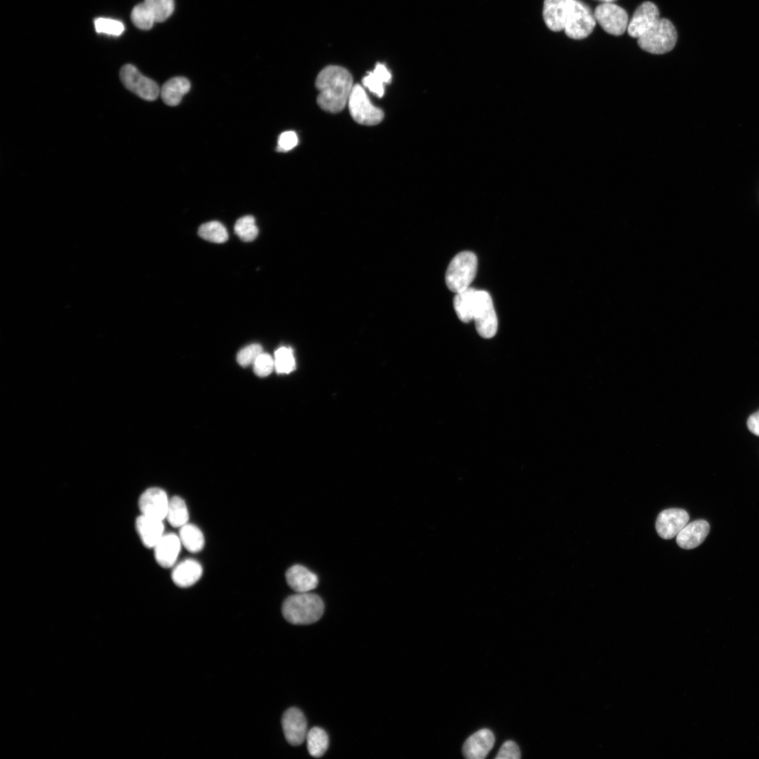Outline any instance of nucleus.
<instances>
[{
  "label": "nucleus",
  "mask_w": 759,
  "mask_h": 759,
  "mask_svg": "<svg viewBox=\"0 0 759 759\" xmlns=\"http://www.w3.org/2000/svg\"><path fill=\"white\" fill-rule=\"evenodd\" d=\"M353 85L351 73L345 68L330 66L318 75L316 87L319 91L317 103L325 111L336 113L348 103Z\"/></svg>",
  "instance_id": "f257e3e1"
},
{
  "label": "nucleus",
  "mask_w": 759,
  "mask_h": 759,
  "mask_svg": "<svg viewBox=\"0 0 759 759\" xmlns=\"http://www.w3.org/2000/svg\"><path fill=\"white\" fill-rule=\"evenodd\" d=\"M324 612L321 598L314 593H298L291 595L284 602L282 612L284 618L296 625H308L317 622Z\"/></svg>",
  "instance_id": "f03ea898"
},
{
  "label": "nucleus",
  "mask_w": 759,
  "mask_h": 759,
  "mask_svg": "<svg viewBox=\"0 0 759 759\" xmlns=\"http://www.w3.org/2000/svg\"><path fill=\"white\" fill-rule=\"evenodd\" d=\"M477 271V259L475 253L465 251L458 253L450 263L446 273V284L453 293L457 294L469 288Z\"/></svg>",
  "instance_id": "7ed1b4c3"
},
{
  "label": "nucleus",
  "mask_w": 759,
  "mask_h": 759,
  "mask_svg": "<svg viewBox=\"0 0 759 759\" xmlns=\"http://www.w3.org/2000/svg\"><path fill=\"white\" fill-rule=\"evenodd\" d=\"M677 39V31L673 24L667 19H660L652 29L638 38V44L647 52L664 55L674 48Z\"/></svg>",
  "instance_id": "20e7f679"
},
{
  "label": "nucleus",
  "mask_w": 759,
  "mask_h": 759,
  "mask_svg": "<svg viewBox=\"0 0 759 759\" xmlns=\"http://www.w3.org/2000/svg\"><path fill=\"white\" fill-rule=\"evenodd\" d=\"M347 104L352 118L359 124L376 125L384 118V111L371 103L366 91L359 84L354 85Z\"/></svg>",
  "instance_id": "39448f33"
},
{
  "label": "nucleus",
  "mask_w": 759,
  "mask_h": 759,
  "mask_svg": "<svg viewBox=\"0 0 759 759\" xmlns=\"http://www.w3.org/2000/svg\"><path fill=\"white\" fill-rule=\"evenodd\" d=\"M473 320L478 334L486 339L493 338L498 330V319L489 293L477 291Z\"/></svg>",
  "instance_id": "423d86ee"
},
{
  "label": "nucleus",
  "mask_w": 759,
  "mask_h": 759,
  "mask_svg": "<svg viewBox=\"0 0 759 759\" xmlns=\"http://www.w3.org/2000/svg\"><path fill=\"white\" fill-rule=\"evenodd\" d=\"M123 85L140 98L152 101L160 95L161 89L153 80L144 75L136 66L126 64L120 71Z\"/></svg>",
  "instance_id": "0eeeda50"
},
{
  "label": "nucleus",
  "mask_w": 759,
  "mask_h": 759,
  "mask_svg": "<svg viewBox=\"0 0 759 759\" xmlns=\"http://www.w3.org/2000/svg\"><path fill=\"white\" fill-rule=\"evenodd\" d=\"M596 22L590 8L579 0H574L564 31L570 38L582 40L592 34Z\"/></svg>",
  "instance_id": "6e6552de"
},
{
  "label": "nucleus",
  "mask_w": 759,
  "mask_h": 759,
  "mask_svg": "<svg viewBox=\"0 0 759 759\" xmlns=\"http://www.w3.org/2000/svg\"><path fill=\"white\" fill-rule=\"evenodd\" d=\"M597 23L607 34L616 36L624 34L628 26V17L621 7L613 3H602L595 10Z\"/></svg>",
  "instance_id": "1a4fd4ad"
},
{
  "label": "nucleus",
  "mask_w": 759,
  "mask_h": 759,
  "mask_svg": "<svg viewBox=\"0 0 759 759\" xmlns=\"http://www.w3.org/2000/svg\"><path fill=\"white\" fill-rule=\"evenodd\" d=\"M170 499L164 490L153 487L146 490L139 499L143 515L164 521L166 519Z\"/></svg>",
  "instance_id": "9d476101"
},
{
  "label": "nucleus",
  "mask_w": 759,
  "mask_h": 759,
  "mask_svg": "<svg viewBox=\"0 0 759 759\" xmlns=\"http://www.w3.org/2000/svg\"><path fill=\"white\" fill-rule=\"evenodd\" d=\"M660 20L658 7L651 2L644 3L635 13L627 28L631 38H639Z\"/></svg>",
  "instance_id": "9b49d317"
},
{
  "label": "nucleus",
  "mask_w": 759,
  "mask_h": 759,
  "mask_svg": "<svg viewBox=\"0 0 759 759\" xmlns=\"http://www.w3.org/2000/svg\"><path fill=\"white\" fill-rule=\"evenodd\" d=\"M689 514L680 509H670L660 514L656 521V530L664 540H672L688 523Z\"/></svg>",
  "instance_id": "f8f14e48"
},
{
  "label": "nucleus",
  "mask_w": 759,
  "mask_h": 759,
  "mask_svg": "<svg viewBox=\"0 0 759 759\" xmlns=\"http://www.w3.org/2000/svg\"><path fill=\"white\" fill-rule=\"evenodd\" d=\"M282 726L285 737L293 746L303 744L308 735V723L303 713L297 708H291L284 714Z\"/></svg>",
  "instance_id": "ddd939ff"
},
{
  "label": "nucleus",
  "mask_w": 759,
  "mask_h": 759,
  "mask_svg": "<svg viewBox=\"0 0 759 759\" xmlns=\"http://www.w3.org/2000/svg\"><path fill=\"white\" fill-rule=\"evenodd\" d=\"M574 0H544L543 17L551 31L564 30Z\"/></svg>",
  "instance_id": "4468645a"
},
{
  "label": "nucleus",
  "mask_w": 759,
  "mask_h": 759,
  "mask_svg": "<svg viewBox=\"0 0 759 759\" xmlns=\"http://www.w3.org/2000/svg\"><path fill=\"white\" fill-rule=\"evenodd\" d=\"M495 737L489 729H482L469 738L463 744V753L469 759H483L494 745Z\"/></svg>",
  "instance_id": "2eb2a0df"
},
{
  "label": "nucleus",
  "mask_w": 759,
  "mask_h": 759,
  "mask_svg": "<svg viewBox=\"0 0 759 759\" xmlns=\"http://www.w3.org/2000/svg\"><path fill=\"white\" fill-rule=\"evenodd\" d=\"M136 530L145 547L154 549L164 536V521L141 514L136 521Z\"/></svg>",
  "instance_id": "dca6fc26"
},
{
  "label": "nucleus",
  "mask_w": 759,
  "mask_h": 759,
  "mask_svg": "<svg viewBox=\"0 0 759 759\" xmlns=\"http://www.w3.org/2000/svg\"><path fill=\"white\" fill-rule=\"evenodd\" d=\"M182 545L179 536L175 534L164 535L154 548L157 563L164 568L173 567L179 556Z\"/></svg>",
  "instance_id": "f3484780"
},
{
  "label": "nucleus",
  "mask_w": 759,
  "mask_h": 759,
  "mask_svg": "<svg viewBox=\"0 0 759 759\" xmlns=\"http://www.w3.org/2000/svg\"><path fill=\"white\" fill-rule=\"evenodd\" d=\"M710 531L709 524L704 520L688 523L677 537V542L684 549H693L700 546Z\"/></svg>",
  "instance_id": "a211bd4d"
},
{
  "label": "nucleus",
  "mask_w": 759,
  "mask_h": 759,
  "mask_svg": "<svg viewBox=\"0 0 759 759\" xmlns=\"http://www.w3.org/2000/svg\"><path fill=\"white\" fill-rule=\"evenodd\" d=\"M286 576L290 587L298 593H308L316 588L319 584L317 576L300 565L291 567Z\"/></svg>",
  "instance_id": "6ab92c4d"
},
{
  "label": "nucleus",
  "mask_w": 759,
  "mask_h": 759,
  "mask_svg": "<svg viewBox=\"0 0 759 759\" xmlns=\"http://www.w3.org/2000/svg\"><path fill=\"white\" fill-rule=\"evenodd\" d=\"M202 574L203 568L201 564L194 560L188 559L174 568L172 579L177 586L187 588L196 584Z\"/></svg>",
  "instance_id": "aec40b11"
},
{
  "label": "nucleus",
  "mask_w": 759,
  "mask_h": 759,
  "mask_svg": "<svg viewBox=\"0 0 759 759\" xmlns=\"http://www.w3.org/2000/svg\"><path fill=\"white\" fill-rule=\"evenodd\" d=\"M191 89V83L183 77H175L168 80L161 89V96L164 103L170 106H178L183 96Z\"/></svg>",
  "instance_id": "412c9836"
},
{
  "label": "nucleus",
  "mask_w": 759,
  "mask_h": 759,
  "mask_svg": "<svg viewBox=\"0 0 759 759\" xmlns=\"http://www.w3.org/2000/svg\"><path fill=\"white\" fill-rule=\"evenodd\" d=\"M392 80V74L383 64H377L373 71L370 72L362 80L365 87L379 98L385 94V85Z\"/></svg>",
  "instance_id": "4be33fe9"
},
{
  "label": "nucleus",
  "mask_w": 759,
  "mask_h": 759,
  "mask_svg": "<svg viewBox=\"0 0 759 759\" xmlns=\"http://www.w3.org/2000/svg\"><path fill=\"white\" fill-rule=\"evenodd\" d=\"M476 292V289L469 287L456 294L454 299L455 312L463 323H469L473 320Z\"/></svg>",
  "instance_id": "5701e85b"
},
{
  "label": "nucleus",
  "mask_w": 759,
  "mask_h": 759,
  "mask_svg": "<svg viewBox=\"0 0 759 759\" xmlns=\"http://www.w3.org/2000/svg\"><path fill=\"white\" fill-rule=\"evenodd\" d=\"M179 537L182 544L189 552L198 553L204 547V536L202 532L194 525L187 523L182 527Z\"/></svg>",
  "instance_id": "b1692460"
},
{
  "label": "nucleus",
  "mask_w": 759,
  "mask_h": 759,
  "mask_svg": "<svg viewBox=\"0 0 759 759\" xmlns=\"http://www.w3.org/2000/svg\"><path fill=\"white\" fill-rule=\"evenodd\" d=\"M166 519L174 528H181L188 523L189 512L182 498L175 496L170 499Z\"/></svg>",
  "instance_id": "393cba45"
},
{
  "label": "nucleus",
  "mask_w": 759,
  "mask_h": 759,
  "mask_svg": "<svg viewBox=\"0 0 759 759\" xmlns=\"http://www.w3.org/2000/svg\"><path fill=\"white\" fill-rule=\"evenodd\" d=\"M306 739L310 754L316 758L322 756L328 747V737L321 728L315 727L308 731Z\"/></svg>",
  "instance_id": "a878e982"
},
{
  "label": "nucleus",
  "mask_w": 759,
  "mask_h": 759,
  "mask_svg": "<svg viewBox=\"0 0 759 759\" xmlns=\"http://www.w3.org/2000/svg\"><path fill=\"white\" fill-rule=\"evenodd\" d=\"M198 234L204 240L215 243H223L229 238L228 232L224 226L217 221L202 224L199 227Z\"/></svg>",
  "instance_id": "bb28decb"
},
{
  "label": "nucleus",
  "mask_w": 759,
  "mask_h": 759,
  "mask_svg": "<svg viewBox=\"0 0 759 759\" xmlns=\"http://www.w3.org/2000/svg\"><path fill=\"white\" fill-rule=\"evenodd\" d=\"M234 231L240 239L245 242L254 240L259 232L256 219L251 215L238 219L235 224Z\"/></svg>",
  "instance_id": "cd10ccee"
},
{
  "label": "nucleus",
  "mask_w": 759,
  "mask_h": 759,
  "mask_svg": "<svg viewBox=\"0 0 759 759\" xmlns=\"http://www.w3.org/2000/svg\"><path fill=\"white\" fill-rule=\"evenodd\" d=\"M144 3L158 23L166 21L175 11L174 0H145Z\"/></svg>",
  "instance_id": "c85d7f7f"
},
{
  "label": "nucleus",
  "mask_w": 759,
  "mask_h": 759,
  "mask_svg": "<svg viewBox=\"0 0 759 759\" xmlns=\"http://www.w3.org/2000/svg\"><path fill=\"white\" fill-rule=\"evenodd\" d=\"M275 370L280 374H289L296 367V360L292 349L282 347L275 352Z\"/></svg>",
  "instance_id": "c756f323"
},
{
  "label": "nucleus",
  "mask_w": 759,
  "mask_h": 759,
  "mask_svg": "<svg viewBox=\"0 0 759 759\" xmlns=\"http://www.w3.org/2000/svg\"><path fill=\"white\" fill-rule=\"evenodd\" d=\"M131 20L136 27L143 31L152 29L157 23L152 13L145 3L133 8Z\"/></svg>",
  "instance_id": "7c9ffc66"
},
{
  "label": "nucleus",
  "mask_w": 759,
  "mask_h": 759,
  "mask_svg": "<svg viewBox=\"0 0 759 759\" xmlns=\"http://www.w3.org/2000/svg\"><path fill=\"white\" fill-rule=\"evenodd\" d=\"M94 27L98 34L112 36H120L124 31V26L122 22L111 19L98 18L94 21Z\"/></svg>",
  "instance_id": "2f4dec72"
},
{
  "label": "nucleus",
  "mask_w": 759,
  "mask_h": 759,
  "mask_svg": "<svg viewBox=\"0 0 759 759\" xmlns=\"http://www.w3.org/2000/svg\"><path fill=\"white\" fill-rule=\"evenodd\" d=\"M263 352V347L259 344H251L243 348L237 355V361L241 366H248L254 363L258 357Z\"/></svg>",
  "instance_id": "473e14b6"
},
{
  "label": "nucleus",
  "mask_w": 759,
  "mask_h": 759,
  "mask_svg": "<svg viewBox=\"0 0 759 759\" xmlns=\"http://www.w3.org/2000/svg\"><path fill=\"white\" fill-rule=\"evenodd\" d=\"M254 371L259 377H267L275 369V359L271 355L263 352L253 363Z\"/></svg>",
  "instance_id": "72a5a7b5"
},
{
  "label": "nucleus",
  "mask_w": 759,
  "mask_h": 759,
  "mask_svg": "<svg viewBox=\"0 0 759 759\" xmlns=\"http://www.w3.org/2000/svg\"><path fill=\"white\" fill-rule=\"evenodd\" d=\"M521 757V750L516 742L513 741L505 742L498 752L496 759H519Z\"/></svg>",
  "instance_id": "f704fd0d"
},
{
  "label": "nucleus",
  "mask_w": 759,
  "mask_h": 759,
  "mask_svg": "<svg viewBox=\"0 0 759 759\" xmlns=\"http://www.w3.org/2000/svg\"><path fill=\"white\" fill-rule=\"evenodd\" d=\"M298 144V138L297 134L294 131H287L283 133L280 136L278 140L277 151L280 152H287L294 149Z\"/></svg>",
  "instance_id": "c9c22d12"
},
{
  "label": "nucleus",
  "mask_w": 759,
  "mask_h": 759,
  "mask_svg": "<svg viewBox=\"0 0 759 759\" xmlns=\"http://www.w3.org/2000/svg\"><path fill=\"white\" fill-rule=\"evenodd\" d=\"M747 427L751 433L759 437V411L748 419Z\"/></svg>",
  "instance_id": "e433bc0d"
},
{
  "label": "nucleus",
  "mask_w": 759,
  "mask_h": 759,
  "mask_svg": "<svg viewBox=\"0 0 759 759\" xmlns=\"http://www.w3.org/2000/svg\"><path fill=\"white\" fill-rule=\"evenodd\" d=\"M596 1L600 2L602 3H613L614 2L616 1V0H596Z\"/></svg>",
  "instance_id": "4c0bfd02"
}]
</instances>
